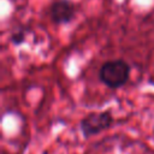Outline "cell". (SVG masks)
Returning a JSON list of instances; mask_svg holds the SVG:
<instances>
[{
  "instance_id": "2",
  "label": "cell",
  "mask_w": 154,
  "mask_h": 154,
  "mask_svg": "<svg viewBox=\"0 0 154 154\" xmlns=\"http://www.w3.org/2000/svg\"><path fill=\"white\" fill-rule=\"evenodd\" d=\"M114 123L113 114L109 109L89 112L79 122V130L84 138H90L102 131L108 130Z\"/></svg>"
},
{
  "instance_id": "1",
  "label": "cell",
  "mask_w": 154,
  "mask_h": 154,
  "mask_svg": "<svg viewBox=\"0 0 154 154\" xmlns=\"http://www.w3.org/2000/svg\"><path fill=\"white\" fill-rule=\"evenodd\" d=\"M131 66L124 59H112L102 63L99 70V79L109 89H119L130 78Z\"/></svg>"
},
{
  "instance_id": "3",
  "label": "cell",
  "mask_w": 154,
  "mask_h": 154,
  "mask_svg": "<svg viewBox=\"0 0 154 154\" xmlns=\"http://www.w3.org/2000/svg\"><path fill=\"white\" fill-rule=\"evenodd\" d=\"M77 6L71 0H55L48 7V16L54 24H67L75 19Z\"/></svg>"
},
{
  "instance_id": "4",
  "label": "cell",
  "mask_w": 154,
  "mask_h": 154,
  "mask_svg": "<svg viewBox=\"0 0 154 154\" xmlns=\"http://www.w3.org/2000/svg\"><path fill=\"white\" fill-rule=\"evenodd\" d=\"M26 32L28 30L24 28H17L16 30H13L10 35V41L13 46H19L22 43H24L25 38H26Z\"/></svg>"
}]
</instances>
